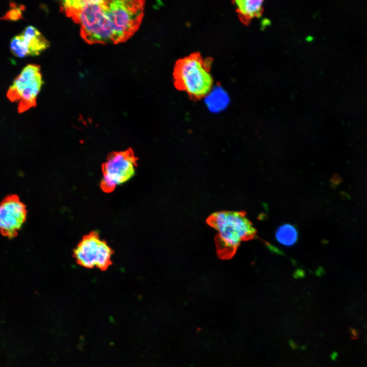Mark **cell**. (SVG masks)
<instances>
[{
  "instance_id": "obj_1",
  "label": "cell",
  "mask_w": 367,
  "mask_h": 367,
  "mask_svg": "<svg viewBox=\"0 0 367 367\" xmlns=\"http://www.w3.org/2000/svg\"><path fill=\"white\" fill-rule=\"evenodd\" d=\"M62 11L80 27L89 44H117L138 30L144 14L143 0L84 1L60 2Z\"/></svg>"
},
{
  "instance_id": "obj_2",
  "label": "cell",
  "mask_w": 367,
  "mask_h": 367,
  "mask_svg": "<svg viewBox=\"0 0 367 367\" xmlns=\"http://www.w3.org/2000/svg\"><path fill=\"white\" fill-rule=\"evenodd\" d=\"M208 223L216 231V246L219 256L231 257L241 243L253 239L256 230L244 213L236 211L214 213Z\"/></svg>"
},
{
  "instance_id": "obj_3",
  "label": "cell",
  "mask_w": 367,
  "mask_h": 367,
  "mask_svg": "<svg viewBox=\"0 0 367 367\" xmlns=\"http://www.w3.org/2000/svg\"><path fill=\"white\" fill-rule=\"evenodd\" d=\"M212 60L194 52L177 60L173 71L175 88L193 100H201L211 91L214 80L210 73Z\"/></svg>"
},
{
  "instance_id": "obj_4",
  "label": "cell",
  "mask_w": 367,
  "mask_h": 367,
  "mask_svg": "<svg viewBox=\"0 0 367 367\" xmlns=\"http://www.w3.org/2000/svg\"><path fill=\"white\" fill-rule=\"evenodd\" d=\"M43 84L40 66H25L14 80L7 92V98L18 102V111L22 113L36 106L37 97Z\"/></svg>"
},
{
  "instance_id": "obj_5",
  "label": "cell",
  "mask_w": 367,
  "mask_h": 367,
  "mask_svg": "<svg viewBox=\"0 0 367 367\" xmlns=\"http://www.w3.org/2000/svg\"><path fill=\"white\" fill-rule=\"evenodd\" d=\"M137 158L130 148L111 153L103 164L100 187L103 192L113 191L135 174Z\"/></svg>"
},
{
  "instance_id": "obj_6",
  "label": "cell",
  "mask_w": 367,
  "mask_h": 367,
  "mask_svg": "<svg viewBox=\"0 0 367 367\" xmlns=\"http://www.w3.org/2000/svg\"><path fill=\"white\" fill-rule=\"evenodd\" d=\"M113 250L107 242L93 231L85 235L73 250V257L79 265L88 269L94 267L106 271L112 264Z\"/></svg>"
},
{
  "instance_id": "obj_7",
  "label": "cell",
  "mask_w": 367,
  "mask_h": 367,
  "mask_svg": "<svg viewBox=\"0 0 367 367\" xmlns=\"http://www.w3.org/2000/svg\"><path fill=\"white\" fill-rule=\"evenodd\" d=\"M27 216L25 204L16 195L6 196L0 202V232L8 238L15 237Z\"/></svg>"
},
{
  "instance_id": "obj_8",
  "label": "cell",
  "mask_w": 367,
  "mask_h": 367,
  "mask_svg": "<svg viewBox=\"0 0 367 367\" xmlns=\"http://www.w3.org/2000/svg\"><path fill=\"white\" fill-rule=\"evenodd\" d=\"M49 43L42 33L32 25L13 37L10 41L12 54L18 58L36 56L47 48Z\"/></svg>"
},
{
  "instance_id": "obj_9",
  "label": "cell",
  "mask_w": 367,
  "mask_h": 367,
  "mask_svg": "<svg viewBox=\"0 0 367 367\" xmlns=\"http://www.w3.org/2000/svg\"><path fill=\"white\" fill-rule=\"evenodd\" d=\"M233 3L240 20L245 23L254 17L260 16L263 12V1L241 0Z\"/></svg>"
},
{
  "instance_id": "obj_10",
  "label": "cell",
  "mask_w": 367,
  "mask_h": 367,
  "mask_svg": "<svg viewBox=\"0 0 367 367\" xmlns=\"http://www.w3.org/2000/svg\"><path fill=\"white\" fill-rule=\"evenodd\" d=\"M275 238L281 245L286 247L293 246L298 239V230L292 224H282L277 229Z\"/></svg>"
},
{
  "instance_id": "obj_11",
  "label": "cell",
  "mask_w": 367,
  "mask_h": 367,
  "mask_svg": "<svg viewBox=\"0 0 367 367\" xmlns=\"http://www.w3.org/2000/svg\"><path fill=\"white\" fill-rule=\"evenodd\" d=\"M10 9L3 17L0 18V20L17 21L24 19L22 15V12L25 9L24 5H19L18 6L13 2H10Z\"/></svg>"
}]
</instances>
